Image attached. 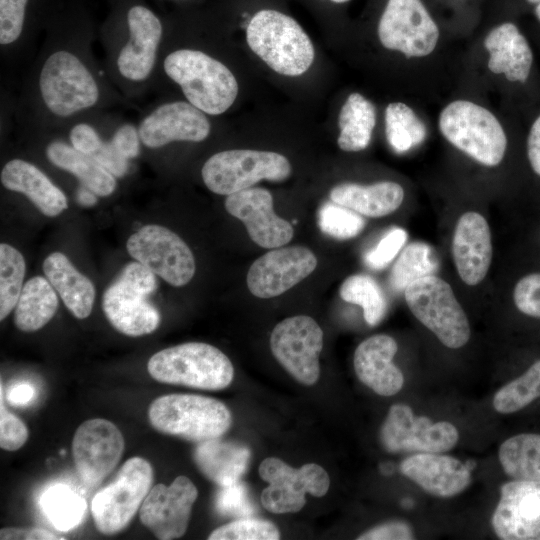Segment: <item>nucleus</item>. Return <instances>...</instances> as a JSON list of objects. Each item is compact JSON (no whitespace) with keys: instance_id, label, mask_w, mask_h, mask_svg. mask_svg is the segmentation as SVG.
<instances>
[{"instance_id":"f257e3e1","label":"nucleus","mask_w":540,"mask_h":540,"mask_svg":"<svg viewBox=\"0 0 540 540\" xmlns=\"http://www.w3.org/2000/svg\"><path fill=\"white\" fill-rule=\"evenodd\" d=\"M163 69L180 86L187 101L205 114L224 113L238 95V83L229 68L200 50L170 52Z\"/></svg>"},{"instance_id":"f03ea898","label":"nucleus","mask_w":540,"mask_h":540,"mask_svg":"<svg viewBox=\"0 0 540 540\" xmlns=\"http://www.w3.org/2000/svg\"><path fill=\"white\" fill-rule=\"evenodd\" d=\"M246 39L251 50L271 69L286 76L305 73L314 61V47L292 17L264 9L250 20Z\"/></svg>"},{"instance_id":"7ed1b4c3","label":"nucleus","mask_w":540,"mask_h":540,"mask_svg":"<svg viewBox=\"0 0 540 540\" xmlns=\"http://www.w3.org/2000/svg\"><path fill=\"white\" fill-rule=\"evenodd\" d=\"M147 370L160 383L202 390H222L234 377L230 359L218 348L203 342L160 350L149 359Z\"/></svg>"},{"instance_id":"20e7f679","label":"nucleus","mask_w":540,"mask_h":540,"mask_svg":"<svg viewBox=\"0 0 540 540\" xmlns=\"http://www.w3.org/2000/svg\"><path fill=\"white\" fill-rule=\"evenodd\" d=\"M151 426L160 433L192 442L220 438L231 426L232 415L221 401L196 394H168L148 409Z\"/></svg>"},{"instance_id":"39448f33","label":"nucleus","mask_w":540,"mask_h":540,"mask_svg":"<svg viewBox=\"0 0 540 540\" xmlns=\"http://www.w3.org/2000/svg\"><path fill=\"white\" fill-rule=\"evenodd\" d=\"M156 288V275L144 265L138 261L125 265L103 294L102 309L109 323L130 337L155 331L160 314L148 296Z\"/></svg>"},{"instance_id":"423d86ee","label":"nucleus","mask_w":540,"mask_h":540,"mask_svg":"<svg viewBox=\"0 0 540 540\" xmlns=\"http://www.w3.org/2000/svg\"><path fill=\"white\" fill-rule=\"evenodd\" d=\"M438 126L453 146L482 165L497 166L507 148L505 131L488 109L467 100H456L440 113Z\"/></svg>"},{"instance_id":"0eeeda50","label":"nucleus","mask_w":540,"mask_h":540,"mask_svg":"<svg viewBox=\"0 0 540 540\" xmlns=\"http://www.w3.org/2000/svg\"><path fill=\"white\" fill-rule=\"evenodd\" d=\"M39 94L46 109L57 117H69L94 107L100 87L82 59L66 49L51 53L38 79Z\"/></svg>"},{"instance_id":"6e6552de","label":"nucleus","mask_w":540,"mask_h":540,"mask_svg":"<svg viewBox=\"0 0 540 540\" xmlns=\"http://www.w3.org/2000/svg\"><path fill=\"white\" fill-rule=\"evenodd\" d=\"M412 314L446 347L457 349L470 338L467 315L451 286L436 275L422 277L405 290Z\"/></svg>"},{"instance_id":"1a4fd4ad","label":"nucleus","mask_w":540,"mask_h":540,"mask_svg":"<svg viewBox=\"0 0 540 540\" xmlns=\"http://www.w3.org/2000/svg\"><path fill=\"white\" fill-rule=\"evenodd\" d=\"M291 174L289 160L276 152L233 149L212 155L201 175L215 194L230 195L251 188L261 180L283 181Z\"/></svg>"},{"instance_id":"9d476101","label":"nucleus","mask_w":540,"mask_h":540,"mask_svg":"<svg viewBox=\"0 0 540 540\" xmlns=\"http://www.w3.org/2000/svg\"><path fill=\"white\" fill-rule=\"evenodd\" d=\"M153 468L142 457L128 459L114 480L98 491L91 501V514L97 530L114 535L124 530L151 489Z\"/></svg>"},{"instance_id":"9b49d317","label":"nucleus","mask_w":540,"mask_h":540,"mask_svg":"<svg viewBox=\"0 0 540 540\" xmlns=\"http://www.w3.org/2000/svg\"><path fill=\"white\" fill-rule=\"evenodd\" d=\"M128 253L155 275L175 287L184 286L195 273V259L188 245L166 227H141L127 240Z\"/></svg>"},{"instance_id":"f8f14e48","label":"nucleus","mask_w":540,"mask_h":540,"mask_svg":"<svg viewBox=\"0 0 540 540\" xmlns=\"http://www.w3.org/2000/svg\"><path fill=\"white\" fill-rule=\"evenodd\" d=\"M259 475L269 484L262 491V505L276 514L300 511L306 503V493L322 497L330 486L327 472L315 463L296 469L278 458L268 457L260 464Z\"/></svg>"},{"instance_id":"ddd939ff","label":"nucleus","mask_w":540,"mask_h":540,"mask_svg":"<svg viewBox=\"0 0 540 540\" xmlns=\"http://www.w3.org/2000/svg\"><path fill=\"white\" fill-rule=\"evenodd\" d=\"M383 47L407 58L425 57L436 48L439 29L421 0H388L378 24Z\"/></svg>"},{"instance_id":"4468645a","label":"nucleus","mask_w":540,"mask_h":540,"mask_svg":"<svg viewBox=\"0 0 540 540\" xmlns=\"http://www.w3.org/2000/svg\"><path fill=\"white\" fill-rule=\"evenodd\" d=\"M458 438L452 423L414 416L405 404L390 407L380 430L381 443L390 453H441L453 448Z\"/></svg>"},{"instance_id":"2eb2a0df","label":"nucleus","mask_w":540,"mask_h":540,"mask_svg":"<svg viewBox=\"0 0 540 540\" xmlns=\"http://www.w3.org/2000/svg\"><path fill=\"white\" fill-rule=\"evenodd\" d=\"M270 348L276 360L298 382L313 385L318 381L323 331L313 318L298 315L279 322L270 335Z\"/></svg>"},{"instance_id":"dca6fc26","label":"nucleus","mask_w":540,"mask_h":540,"mask_svg":"<svg viewBox=\"0 0 540 540\" xmlns=\"http://www.w3.org/2000/svg\"><path fill=\"white\" fill-rule=\"evenodd\" d=\"M125 448L122 432L111 421L93 418L75 431L72 455L75 468L88 485L100 483L120 461Z\"/></svg>"},{"instance_id":"f3484780","label":"nucleus","mask_w":540,"mask_h":540,"mask_svg":"<svg viewBox=\"0 0 540 540\" xmlns=\"http://www.w3.org/2000/svg\"><path fill=\"white\" fill-rule=\"evenodd\" d=\"M198 490L186 476H178L169 485L153 486L139 511L141 523L156 538L171 540L182 537L188 527Z\"/></svg>"},{"instance_id":"a211bd4d","label":"nucleus","mask_w":540,"mask_h":540,"mask_svg":"<svg viewBox=\"0 0 540 540\" xmlns=\"http://www.w3.org/2000/svg\"><path fill=\"white\" fill-rule=\"evenodd\" d=\"M316 266L317 259L308 248L278 247L252 263L247 273V286L258 298L279 296L309 276Z\"/></svg>"},{"instance_id":"6ab92c4d","label":"nucleus","mask_w":540,"mask_h":540,"mask_svg":"<svg viewBox=\"0 0 540 540\" xmlns=\"http://www.w3.org/2000/svg\"><path fill=\"white\" fill-rule=\"evenodd\" d=\"M491 523L500 539L540 540V480L502 485Z\"/></svg>"},{"instance_id":"aec40b11","label":"nucleus","mask_w":540,"mask_h":540,"mask_svg":"<svg viewBox=\"0 0 540 540\" xmlns=\"http://www.w3.org/2000/svg\"><path fill=\"white\" fill-rule=\"evenodd\" d=\"M210 130L206 114L188 101L163 103L138 125L141 143L152 149L175 141L201 142Z\"/></svg>"},{"instance_id":"412c9836","label":"nucleus","mask_w":540,"mask_h":540,"mask_svg":"<svg viewBox=\"0 0 540 540\" xmlns=\"http://www.w3.org/2000/svg\"><path fill=\"white\" fill-rule=\"evenodd\" d=\"M225 209L244 223L251 240L263 248L286 245L294 235L292 225L274 212L272 195L264 188L228 195Z\"/></svg>"},{"instance_id":"4be33fe9","label":"nucleus","mask_w":540,"mask_h":540,"mask_svg":"<svg viewBox=\"0 0 540 540\" xmlns=\"http://www.w3.org/2000/svg\"><path fill=\"white\" fill-rule=\"evenodd\" d=\"M129 38L119 50L116 66L127 81H146L154 70L162 38L159 18L147 7L136 5L127 14Z\"/></svg>"},{"instance_id":"5701e85b","label":"nucleus","mask_w":540,"mask_h":540,"mask_svg":"<svg viewBox=\"0 0 540 540\" xmlns=\"http://www.w3.org/2000/svg\"><path fill=\"white\" fill-rule=\"evenodd\" d=\"M452 255L465 284L475 286L485 278L493 247L489 225L480 213L470 211L460 216L453 234Z\"/></svg>"},{"instance_id":"b1692460","label":"nucleus","mask_w":540,"mask_h":540,"mask_svg":"<svg viewBox=\"0 0 540 540\" xmlns=\"http://www.w3.org/2000/svg\"><path fill=\"white\" fill-rule=\"evenodd\" d=\"M398 345L386 334L373 335L361 342L354 353L358 379L381 396L398 393L404 384L401 370L393 363Z\"/></svg>"},{"instance_id":"393cba45","label":"nucleus","mask_w":540,"mask_h":540,"mask_svg":"<svg viewBox=\"0 0 540 540\" xmlns=\"http://www.w3.org/2000/svg\"><path fill=\"white\" fill-rule=\"evenodd\" d=\"M401 473L429 494L452 497L471 482L470 470L458 459L439 453H416L400 464Z\"/></svg>"},{"instance_id":"a878e982","label":"nucleus","mask_w":540,"mask_h":540,"mask_svg":"<svg viewBox=\"0 0 540 540\" xmlns=\"http://www.w3.org/2000/svg\"><path fill=\"white\" fill-rule=\"evenodd\" d=\"M489 52L488 69L510 82L525 83L532 70L533 52L518 27L506 22L493 28L484 39Z\"/></svg>"},{"instance_id":"bb28decb","label":"nucleus","mask_w":540,"mask_h":540,"mask_svg":"<svg viewBox=\"0 0 540 540\" xmlns=\"http://www.w3.org/2000/svg\"><path fill=\"white\" fill-rule=\"evenodd\" d=\"M0 179L5 188L27 196L48 217H55L68 207L63 191L28 161L19 158L8 161L1 170Z\"/></svg>"},{"instance_id":"cd10ccee","label":"nucleus","mask_w":540,"mask_h":540,"mask_svg":"<svg viewBox=\"0 0 540 540\" xmlns=\"http://www.w3.org/2000/svg\"><path fill=\"white\" fill-rule=\"evenodd\" d=\"M250 457L248 447L219 438L199 442L193 453L198 469L219 487L240 481Z\"/></svg>"},{"instance_id":"c85d7f7f","label":"nucleus","mask_w":540,"mask_h":540,"mask_svg":"<svg viewBox=\"0 0 540 540\" xmlns=\"http://www.w3.org/2000/svg\"><path fill=\"white\" fill-rule=\"evenodd\" d=\"M43 271L68 310L78 319L87 318L95 300V287L91 280L61 252L46 257Z\"/></svg>"},{"instance_id":"c756f323","label":"nucleus","mask_w":540,"mask_h":540,"mask_svg":"<svg viewBox=\"0 0 540 540\" xmlns=\"http://www.w3.org/2000/svg\"><path fill=\"white\" fill-rule=\"evenodd\" d=\"M330 198L334 203L362 216L378 218L387 216L400 207L404 190L400 184L392 181L371 185L342 183L331 189Z\"/></svg>"},{"instance_id":"7c9ffc66","label":"nucleus","mask_w":540,"mask_h":540,"mask_svg":"<svg viewBox=\"0 0 540 540\" xmlns=\"http://www.w3.org/2000/svg\"><path fill=\"white\" fill-rule=\"evenodd\" d=\"M45 153L54 166L74 175L97 196L105 197L114 192L116 177L93 157L79 152L71 144L53 141L48 144Z\"/></svg>"},{"instance_id":"2f4dec72","label":"nucleus","mask_w":540,"mask_h":540,"mask_svg":"<svg viewBox=\"0 0 540 540\" xmlns=\"http://www.w3.org/2000/svg\"><path fill=\"white\" fill-rule=\"evenodd\" d=\"M58 297L47 278L35 276L21 290L14 311V323L23 332H34L44 327L55 315Z\"/></svg>"},{"instance_id":"473e14b6","label":"nucleus","mask_w":540,"mask_h":540,"mask_svg":"<svg viewBox=\"0 0 540 540\" xmlns=\"http://www.w3.org/2000/svg\"><path fill=\"white\" fill-rule=\"evenodd\" d=\"M375 124L373 103L359 93L350 94L339 114V147L347 152L364 150L371 141Z\"/></svg>"},{"instance_id":"72a5a7b5","label":"nucleus","mask_w":540,"mask_h":540,"mask_svg":"<svg viewBox=\"0 0 540 540\" xmlns=\"http://www.w3.org/2000/svg\"><path fill=\"white\" fill-rule=\"evenodd\" d=\"M499 460L505 473L515 480H540V434L523 433L505 440Z\"/></svg>"},{"instance_id":"f704fd0d","label":"nucleus","mask_w":540,"mask_h":540,"mask_svg":"<svg viewBox=\"0 0 540 540\" xmlns=\"http://www.w3.org/2000/svg\"><path fill=\"white\" fill-rule=\"evenodd\" d=\"M434 249L424 242L406 246L394 263L389 285L394 292L404 291L412 282L435 275L439 263Z\"/></svg>"},{"instance_id":"c9c22d12","label":"nucleus","mask_w":540,"mask_h":540,"mask_svg":"<svg viewBox=\"0 0 540 540\" xmlns=\"http://www.w3.org/2000/svg\"><path fill=\"white\" fill-rule=\"evenodd\" d=\"M385 132L391 148L404 153L421 144L427 130L424 123L408 105L390 103L385 111Z\"/></svg>"},{"instance_id":"e433bc0d","label":"nucleus","mask_w":540,"mask_h":540,"mask_svg":"<svg viewBox=\"0 0 540 540\" xmlns=\"http://www.w3.org/2000/svg\"><path fill=\"white\" fill-rule=\"evenodd\" d=\"M340 297L346 302L360 305L364 319L370 326L379 324L386 314V297L376 280L369 275L349 276L341 285Z\"/></svg>"},{"instance_id":"4c0bfd02","label":"nucleus","mask_w":540,"mask_h":540,"mask_svg":"<svg viewBox=\"0 0 540 540\" xmlns=\"http://www.w3.org/2000/svg\"><path fill=\"white\" fill-rule=\"evenodd\" d=\"M41 506L50 522L61 531L76 527L86 510L85 501L62 484L46 490L41 499Z\"/></svg>"},{"instance_id":"58836bf2","label":"nucleus","mask_w":540,"mask_h":540,"mask_svg":"<svg viewBox=\"0 0 540 540\" xmlns=\"http://www.w3.org/2000/svg\"><path fill=\"white\" fill-rule=\"evenodd\" d=\"M23 255L13 246L0 245V320L16 307L25 276Z\"/></svg>"},{"instance_id":"ea45409f","label":"nucleus","mask_w":540,"mask_h":540,"mask_svg":"<svg viewBox=\"0 0 540 540\" xmlns=\"http://www.w3.org/2000/svg\"><path fill=\"white\" fill-rule=\"evenodd\" d=\"M540 397V360L524 374L504 385L493 398L494 409L501 414L521 410Z\"/></svg>"},{"instance_id":"a19ab883","label":"nucleus","mask_w":540,"mask_h":540,"mask_svg":"<svg viewBox=\"0 0 540 540\" xmlns=\"http://www.w3.org/2000/svg\"><path fill=\"white\" fill-rule=\"evenodd\" d=\"M318 226L330 237L347 240L359 235L366 221L359 213L332 201L324 203L318 210Z\"/></svg>"},{"instance_id":"79ce46f5","label":"nucleus","mask_w":540,"mask_h":540,"mask_svg":"<svg viewBox=\"0 0 540 540\" xmlns=\"http://www.w3.org/2000/svg\"><path fill=\"white\" fill-rule=\"evenodd\" d=\"M278 528L270 521L258 518H241L213 530L209 540H277Z\"/></svg>"},{"instance_id":"37998d69","label":"nucleus","mask_w":540,"mask_h":540,"mask_svg":"<svg viewBox=\"0 0 540 540\" xmlns=\"http://www.w3.org/2000/svg\"><path fill=\"white\" fill-rule=\"evenodd\" d=\"M215 508L223 516L249 517L255 512L246 485L240 481L220 487L215 497Z\"/></svg>"},{"instance_id":"c03bdc74","label":"nucleus","mask_w":540,"mask_h":540,"mask_svg":"<svg viewBox=\"0 0 540 540\" xmlns=\"http://www.w3.org/2000/svg\"><path fill=\"white\" fill-rule=\"evenodd\" d=\"M407 238L406 230L401 227L388 229L376 246L365 253V265L373 270L384 269L401 251Z\"/></svg>"},{"instance_id":"a18cd8bd","label":"nucleus","mask_w":540,"mask_h":540,"mask_svg":"<svg viewBox=\"0 0 540 540\" xmlns=\"http://www.w3.org/2000/svg\"><path fill=\"white\" fill-rule=\"evenodd\" d=\"M28 0H0V44L15 43L23 30Z\"/></svg>"},{"instance_id":"49530a36","label":"nucleus","mask_w":540,"mask_h":540,"mask_svg":"<svg viewBox=\"0 0 540 540\" xmlns=\"http://www.w3.org/2000/svg\"><path fill=\"white\" fill-rule=\"evenodd\" d=\"M29 431L26 424L10 412L4 404L1 385L0 400V447L6 451H16L27 441Z\"/></svg>"},{"instance_id":"de8ad7c7","label":"nucleus","mask_w":540,"mask_h":540,"mask_svg":"<svg viewBox=\"0 0 540 540\" xmlns=\"http://www.w3.org/2000/svg\"><path fill=\"white\" fill-rule=\"evenodd\" d=\"M513 299L520 312L540 318V273L521 278L515 285Z\"/></svg>"},{"instance_id":"09e8293b","label":"nucleus","mask_w":540,"mask_h":540,"mask_svg":"<svg viewBox=\"0 0 540 540\" xmlns=\"http://www.w3.org/2000/svg\"><path fill=\"white\" fill-rule=\"evenodd\" d=\"M69 141L76 150L91 157L104 142L95 128L88 123L74 125L69 132Z\"/></svg>"},{"instance_id":"8fccbe9b","label":"nucleus","mask_w":540,"mask_h":540,"mask_svg":"<svg viewBox=\"0 0 540 540\" xmlns=\"http://www.w3.org/2000/svg\"><path fill=\"white\" fill-rule=\"evenodd\" d=\"M358 540H411L414 534L411 526L403 521L380 524L362 533Z\"/></svg>"},{"instance_id":"3c124183","label":"nucleus","mask_w":540,"mask_h":540,"mask_svg":"<svg viewBox=\"0 0 540 540\" xmlns=\"http://www.w3.org/2000/svg\"><path fill=\"white\" fill-rule=\"evenodd\" d=\"M109 141L128 160L136 158L140 153L139 131L132 124L118 127Z\"/></svg>"},{"instance_id":"603ef678","label":"nucleus","mask_w":540,"mask_h":540,"mask_svg":"<svg viewBox=\"0 0 540 540\" xmlns=\"http://www.w3.org/2000/svg\"><path fill=\"white\" fill-rule=\"evenodd\" d=\"M92 157L116 178L123 177L129 170V160L110 141H104Z\"/></svg>"},{"instance_id":"864d4df0","label":"nucleus","mask_w":540,"mask_h":540,"mask_svg":"<svg viewBox=\"0 0 540 540\" xmlns=\"http://www.w3.org/2000/svg\"><path fill=\"white\" fill-rule=\"evenodd\" d=\"M1 540H46L63 539L42 528L6 527L0 530Z\"/></svg>"},{"instance_id":"5fc2aeb1","label":"nucleus","mask_w":540,"mask_h":540,"mask_svg":"<svg viewBox=\"0 0 540 540\" xmlns=\"http://www.w3.org/2000/svg\"><path fill=\"white\" fill-rule=\"evenodd\" d=\"M527 156L532 170L540 176V115L535 119L529 130Z\"/></svg>"},{"instance_id":"6e6d98bb","label":"nucleus","mask_w":540,"mask_h":540,"mask_svg":"<svg viewBox=\"0 0 540 540\" xmlns=\"http://www.w3.org/2000/svg\"><path fill=\"white\" fill-rule=\"evenodd\" d=\"M33 395V388L30 385L23 383L11 388L8 399L13 404L22 405L27 403Z\"/></svg>"},{"instance_id":"4d7b16f0","label":"nucleus","mask_w":540,"mask_h":540,"mask_svg":"<svg viewBox=\"0 0 540 540\" xmlns=\"http://www.w3.org/2000/svg\"><path fill=\"white\" fill-rule=\"evenodd\" d=\"M77 201L82 206H93L97 202V195L82 185L77 191Z\"/></svg>"},{"instance_id":"13d9d810","label":"nucleus","mask_w":540,"mask_h":540,"mask_svg":"<svg viewBox=\"0 0 540 540\" xmlns=\"http://www.w3.org/2000/svg\"><path fill=\"white\" fill-rule=\"evenodd\" d=\"M535 14H536L537 18L540 20V2L537 3V6L535 8Z\"/></svg>"},{"instance_id":"bf43d9fd","label":"nucleus","mask_w":540,"mask_h":540,"mask_svg":"<svg viewBox=\"0 0 540 540\" xmlns=\"http://www.w3.org/2000/svg\"><path fill=\"white\" fill-rule=\"evenodd\" d=\"M332 2H335V3H345L349 0H331Z\"/></svg>"},{"instance_id":"052dcab7","label":"nucleus","mask_w":540,"mask_h":540,"mask_svg":"<svg viewBox=\"0 0 540 540\" xmlns=\"http://www.w3.org/2000/svg\"><path fill=\"white\" fill-rule=\"evenodd\" d=\"M529 3L537 4L540 2V0H527Z\"/></svg>"}]
</instances>
